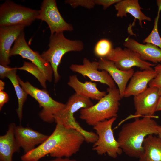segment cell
<instances>
[{"label":"cell","instance_id":"6da1fadb","mask_svg":"<svg viewBox=\"0 0 161 161\" xmlns=\"http://www.w3.org/2000/svg\"><path fill=\"white\" fill-rule=\"evenodd\" d=\"M85 141L77 130L56 124L53 132L42 143L21 157V161H39L49 154L52 157L69 158L80 150Z\"/></svg>","mask_w":161,"mask_h":161},{"label":"cell","instance_id":"7a4b0ae2","mask_svg":"<svg viewBox=\"0 0 161 161\" xmlns=\"http://www.w3.org/2000/svg\"><path fill=\"white\" fill-rule=\"evenodd\" d=\"M153 118L147 116L136 118L122 126L117 140L126 155L139 159L144 153L145 138L150 135H157L159 125Z\"/></svg>","mask_w":161,"mask_h":161},{"label":"cell","instance_id":"3957f363","mask_svg":"<svg viewBox=\"0 0 161 161\" xmlns=\"http://www.w3.org/2000/svg\"><path fill=\"white\" fill-rule=\"evenodd\" d=\"M107 94L97 103L80 110V118L88 125L94 126L100 122L117 117L122 99L118 89L108 88Z\"/></svg>","mask_w":161,"mask_h":161},{"label":"cell","instance_id":"277c9868","mask_svg":"<svg viewBox=\"0 0 161 161\" xmlns=\"http://www.w3.org/2000/svg\"><path fill=\"white\" fill-rule=\"evenodd\" d=\"M48 46V49L41 55L51 65L55 83H56L60 78L58 69L63 56L70 52L82 51L84 48V44L80 40L67 39L65 37L63 32H60L50 35Z\"/></svg>","mask_w":161,"mask_h":161},{"label":"cell","instance_id":"5b68a950","mask_svg":"<svg viewBox=\"0 0 161 161\" xmlns=\"http://www.w3.org/2000/svg\"><path fill=\"white\" fill-rule=\"evenodd\" d=\"M94 105L91 99L75 93L69 98L65 107L54 115V122L67 128L74 129L84 136L87 143H94L97 140L96 133L83 129L77 122L74 113L82 109L89 107Z\"/></svg>","mask_w":161,"mask_h":161},{"label":"cell","instance_id":"8992f818","mask_svg":"<svg viewBox=\"0 0 161 161\" xmlns=\"http://www.w3.org/2000/svg\"><path fill=\"white\" fill-rule=\"evenodd\" d=\"M116 119L114 117L100 122L93 126L98 138L93 143L92 149L99 155L107 154L111 157L115 158L123 152L114 137L112 129V125Z\"/></svg>","mask_w":161,"mask_h":161},{"label":"cell","instance_id":"52a82bcc","mask_svg":"<svg viewBox=\"0 0 161 161\" xmlns=\"http://www.w3.org/2000/svg\"><path fill=\"white\" fill-rule=\"evenodd\" d=\"M39 10H36L7 1L0 6V26L30 25L37 19Z\"/></svg>","mask_w":161,"mask_h":161},{"label":"cell","instance_id":"ba28073f","mask_svg":"<svg viewBox=\"0 0 161 161\" xmlns=\"http://www.w3.org/2000/svg\"><path fill=\"white\" fill-rule=\"evenodd\" d=\"M20 86L25 91L38 103L42 109L39 115L44 122L52 123L54 121L55 115L64 109L66 104L56 101L50 96L46 89H41L34 86L29 82H24L18 77Z\"/></svg>","mask_w":161,"mask_h":161},{"label":"cell","instance_id":"9c48e42d","mask_svg":"<svg viewBox=\"0 0 161 161\" xmlns=\"http://www.w3.org/2000/svg\"><path fill=\"white\" fill-rule=\"evenodd\" d=\"M16 55L31 61L43 72L47 80L52 81L53 72L51 65L38 52L33 51L29 47L26 41L24 31L15 41L11 49L10 57Z\"/></svg>","mask_w":161,"mask_h":161},{"label":"cell","instance_id":"30bf717a","mask_svg":"<svg viewBox=\"0 0 161 161\" xmlns=\"http://www.w3.org/2000/svg\"><path fill=\"white\" fill-rule=\"evenodd\" d=\"M105 58L112 61L118 68L123 71L129 70L135 66L141 70H151L154 66L142 60L136 52L126 47L113 48Z\"/></svg>","mask_w":161,"mask_h":161},{"label":"cell","instance_id":"8fae6325","mask_svg":"<svg viewBox=\"0 0 161 161\" xmlns=\"http://www.w3.org/2000/svg\"><path fill=\"white\" fill-rule=\"evenodd\" d=\"M37 19L44 21L47 24L51 35L73 30L72 26L67 22L62 17L55 0H43Z\"/></svg>","mask_w":161,"mask_h":161},{"label":"cell","instance_id":"7c38bea8","mask_svg":"<svg viewBox=\"0 0 161 161\" xmlns=\"http://www.w3.org/2000/svg\"><path fill=\"white\" fill-rule=\"evenodd\" d=\"M160 96L157 88L149 86L143 92L134 96L135 118L142 116L154 117Z\"/></svg>","mask_w":161,"mask_h":161},{"label":"cell","instance_id":"4fadbf2b","mask_svg":"<svg viewBox=\"0 0 161 161\" xmlns=\"http://www.w3.org/2000/svg\"><path fill=\"white\" fill-rule=\"evenodd\" d=\"M82 65L72 64L70 69L72 72L87 77L93 81L105 84L110 88H116L115 82L109 73L105 70L99 71L98 61L91 62L86 58H84Z\"/></svg>","mask_w":161,"mask_h":161},{"label":"cell","instance_id":"5bb4252c","mask_svg":"<svg viewBox=\"0 0 161 161\" xmlns=\"http://www.w3.org/2000/svg\"><path fill=\"white\" fill-rule=\"evenodd\" d=\"M25 26L19 25L0 27V64L8 66L10 63L11 47Z\"/></svg>","mask_w":161,"mask_h":161},{"label":"cell","instance_id":"9a60e30c","mask_svg":"<svg viewBox=\"0 0 161 161\" xmlns=\"http://www.w3.org/2000/svg\"><path fill=\"white\" fill-rule=\"evenodd\" d=\"M15 136L18 145L23 149L25 154L34 149L36 145L41 144L49 137L30 128L21 126H16Z\"/></svg>","mask_w":161,"mask_h":161},{"label":"cell","instance_id":"2e32d148","mask_svg":"<svg viewBox=\"0 0 161 161\" xmlns=\"http://www.w3.org/2000/svg\"><path fill=\"white\" fill-rule=\"evenodd\" d=\"M98 69L106 71L118 87L122 98L129 80L134 73L133 69L128 71H123L118 68L112 61L105 58H100Z\"/></svg>","mask_w":161,"mask_h":161},{"label":"cell","instance_id":"e0dca14e","mask_svg":"<svg viewBox=\"0 0 161 161\" xmlns=\"http://www.w3.org/2000/svg\"><path fill=\"white\" fill-rule=\"evenodd\" d=\"M154 69L137 71L134 72L125 91L123 97L137 95L145 90L149 83L156 77Z\"/></svg>","mask_w":161,"mask_h":161},{"label":"cell","instance_id":"ac0fdd59","mask_svg":"<svg viewBox=\"0 0 161 161\" xmlns=\"http://www.w3.org/2000/svg\"><path fill=\"white\" fill-rule=\"evenodd\" d=\"M123 45L138 53L143 60L153 63H161V49L153 44L140 43L134 39L127 38Z\"/></svg>","mask_w":161,"mask_h":161},{"label":"cell","instance_id":"d6986e66","mask_svg":"<svg viewBox=\"0 0 161 161\" xmlns=\"http://www.w3.org/2000/svg\"><path fill=\"white\" fill-rule=\"evenodd\" d=\"M67 84L77 95L90 99L99 100L106 94L99 90L96 83L90 81L82 82L75 75L70 76Z\"/></svg>","mask_w":161,"mask_h":161},{"label":"cell","instance_id":"ffe728a7","mask_svg":"<svg viewBox=\"0 0 161 161\" xmlns=\"http://www.w3.org/2000/svg\"><path fill=\"white\" fill-rule=\"evenodd\" d=\"M16 126L15 123H10L6 134L0 136V161H13V154L20 152L15 136Z\"/></svg>","mask_w":161,"mask_h":161},{"label":"cell","instance_id":"44dd1931","mask_svg":"<svg viewBox=\"0 0 161 161\" xmlns=\"http://www.w3.org/2000/svg\"><path fill=\"white\" fill-rule=\"evenodd\" d=\"M117 11L116 16L123 18L126 17L127 14H130L135 20L139 21V24L143 28L142 21L146 20L150 21L151 18L145 15L142 11V8L140 6L138 0H120L114 5Z\"/></svg>","mask_w":161,"mask_h":161},{"label":"cell","instance_id":"7402d4cb","mask_svg":"<svg viewBox=\"0 0 161 161\" xmlns=\"http://www.w3.org/2000/svg\"><path fill=\"white\" fill-rule=\"evenodd\" d=\"M154 135H149L144 139V153L139 161H161V139Z\"/></svg>","mask_w":161,"mask_h":161},{"label":"cell","instance_id":"603a6c76","mask_svg":"<svg viewBox=\"0 0 161 161\" xmlns=\"http://www.w3.org/2000/svg\"><path fill=\"white\" fill-rule=\"evenodd\" d=\"M17 68H14L7 75L12 83L18 100V108L16 112L20 122L22 118V110L24 103L26 101L28 95L25 91L20 86L18 80V76L16 75Z\"/></svg>","mask_w":161,"mask_h":161},{"label":"cell","instance_id":"cb8c5ba5","mask_svg":"<svg viewBox=\"0 0 161 161\" xmlns=\"http://www.w3.org/2000/svg\"><path fill=\"white\" fill-rule=\"evenodd\" d=\"M17 69L24 70L32 74L38 79L43 88H46L47 80L44 75L39 68L32 63L24 61L23 66L17 68Z\"/></svg>","mask_w":161,"mask_h":161},{"label":"cell","instance_id":"d4e9b609","mask_svg":"<svg viewBox=\"0 0 161 161\" xmlns=\"http://www.w3.org/2000/svg\"><path fill=\"white\" fill-rule=\"evenodd\" d=\"M112 44L109 40L103 39L99 40L94 47L95 55L100 58H105L112 49Z\"/></svg>","mask_w":161,"mask_h":161},{"label":"cell","instance_id":"484cf974","mask_svg":"<svg viewBox=\"0 0 161 161\" xmlns=\"http://www.w3.org/2000/svg\"><path fill=\"white\" fill-rule=\"evenodd\" d=\"M160 11L158 10L152 30L149 35L143 41V42L153 44L161 49V38L159 33L158 27Z\"/></svg>","mask_w":161,"mask_h":161},{"label":"cell","instance_id":"4316f807","mask_svg":"<svg viewBox=\"0 0 161 161\" xmlns=\"http://www.w3.org/2000/svg\"><path fill=\"white\" fill-rule=\"evenodd\" d=\"M65 3L73 8L80 6L91 9L94 8L95 5L94 0H66Z\"/></svg>","mask_w":161,"mask_h":161},{"label":"cell","instance_id":"83f0119b","mask_svg":"<svg viewBox=\"0 0 161 161\" xmlns=\"http://www.w3.org/2000/svg\"><path fill=\"white\" fill-rule=\"evenodd\" d=\"M157 75L155 78L149 83V87H154L158 89L160 96L161 95V64H158L154 67Z\"/></svg>","mask_w":161,"mask_h":161},{"label":"cell","instance_id":"f1b7e54d","mask_svg":"<svg viewBox=\"0 0 161 161\" xmlns=\"http://www.w3.org/2000/svg\"><path fill=\"white\" fill-rule=\"evenodd\" d=\"M120 0H94L95 5H102L104 9H106L111 5L116 4Z\"/></svg>","mask_w":161,"mask_h":161},{"label":"cell","instance_id":"f546056e","mask_svg":"<svg viewBox=\"0 0 161 161\" xmlns=\"http://www.w3.org/2000/svg\"><path fill=\"white\" fill-rule=\"evenodd\" d=\"M14 69L8 66H4L0 65V77L3 79L6 77L7 75L11 72Z\"/></svg>","mask_w":161,"mask_h":161},{"label":"cell","instance_id":"4dcf8cb0","mask_svg":"<svg viewBox=\"0 0 161 161\" xmlns=\"http://www.w3.org/2000/svg\"><path fill=\"white\" fill-rule=\"evenodd\" d=\"M8 95L3 90H0V110H1L5 103L9 100Z\"/></svg>","mask_w":161,"mask_h":161},{"label":"cell","instance_id":"1f68e13d","mask_svg":"<svg viewBox=\"0 0 161 161\" xmlns=\"http://www.w3.org/2000/svg\"><path fill=\"white\" fill-rule=\"evenodd\" d=\"M47 161H79L77 160L71 159L68 157L56 158L54 159Z\"/></svg>","mask_w":161,"mask_h":161},{"label":"cell","instance_id":"d6a6232c","mask_svg":"<svg viewBox=\"0 0 161 161\" xmlns=\"http://www.w3.org/2000/svg\"><path fill=\"white\" fill-rule=\"evenodd\" d=\"M159 111H161V95L160 96L157 108V112Z\"/></svg>","mask_w":161,"mask_h":161},{"label":"cell","instance_id":"836d02e7","mask_svg":"<svg viewBox=\"0 0 161 161\" xmlns=\"http://www.w3.org/2000/svg\"><path fill=\"white\" fill-rule=\"evenodd\" d=\"M5 83L1 80H0V90H3L4 88Z\"/></svg>","mask_w":161,"mask_h":161},{"label":"cell","instance_id":"e575fe53","mask_svg":"<svg viewBox=\"0 0 161 161\" xmlns=\"http://www.w3.org/2000/svg\"><path fill=\"white\" fill-rule=\"evenodd\" d=\"M158 137L161 139V125H159L158 128Z\"/></svg>","mask_w":161,"mask_h":161},{"label":"cell","instance_id":"d590c367","mask_svg":"<svg viewBox=\"0 0 161 161\" xmlns=\"http://www.w3.org/2000/svg\"><path fill=\"white\" fill-rule=\"evenodd\" d=\"M156 2L158 7V10H161V0H157Z\"/></svg>","mask_w":161,"mask_h":161}]
</instances>
